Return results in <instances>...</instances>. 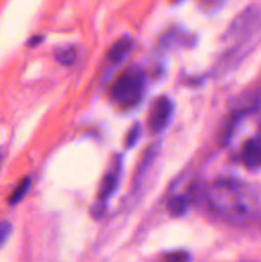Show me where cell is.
<instances>
[{
  "mask_svg": "<svg viewBox=\"0 0 261 262\" xmlns=\"http://www.w3.org/2000/svg\"><path fill=\"white\" fill-rule=\"evenodd\" d=\"M205 200L217 217L245 224L257 215L260 201L255 189L235 179H217L205 189Z\"/></svg>",
  "mask_w": 261,
  "mask_h": 262,
  "instance_id": "cell-1",
  "label": "cell"
},
{
  "mask_svg": "<svg viewBox=\"0 0 261 262\" xmlns=\"http://www.w3.org/2000/svg\"><path fill=\"white\" fill-rule=\"evenodd\" d=\"M145 91V74L141 69L130 68L123 72L112 87V99L123 109L138 105Z\"/></svg>",
  "mask_w": 261,
  "mask_h": 262,
  "instance_id": "cell-2",
  "label": "cell"
},
{
  "mask_svg": "<svg viewBox=\"0 0 261 262\" xmlns=\"http://www.w3.org/2000/svg\"><path fill=\"white\" fill-rule=\"evenodd\" d=\"M171 114V102L166 97H159L155 100L150 110L148 124L153 132H160L168 124Z\"/></svg>",
  "mask_w": 261,
  "mask_h": 262,
  "instance_id": "cell-3",
  "label": "cell"
},
{
  "mask_svg": "<svg viewBox=\"0 0 261 262\" xmlns=\"http://www.w3.org/2000/svg\"><path fill=\"white\" fill-rule=\"evenodd\" d=\"M242 161L248 169L261 168V137L248 140L242 150Z\"/></svg>",
  "mask_w": 261,
  "mask_h": 262,
  "instance_id": "cell-4",
  "label": "cell"
},
{
  "mask_svg": "<svg viewBox=\"0 0 261 262\" xmlns=\"http://www.w3.org/2000/svg\"><path fill=\"white\" fill-rule=\"evenodd\" d=\"M118 186V174L117 173H107L105 178L102 179L101 187H100V194H99V204H104L113 192L115 191Z\"/></svg>",
  "mask_w": 261,
  "mask_h": 262,
  "instance_id": "cell-5",
  "label": "cell"
},
{
  "mask_svg": "<svg viewBox=\"0 0 261 262\" xmlns=\"http://www.w3.org/2000/svg\"><path fill=\"white\" fill-rule=\"evenodd\" d=\"M130 46H132V41H130L129 38L127 37L119 38V40L112 46V49H110L109 51L110 60L115 61V63L122 60V59L127 55L128 51L130 50Z\"/></svg>",
  "mask_w": 261,
  "mask_h": 262,
  "instance_id": "cell-6",
  "label": "cell"
},
{
  "mask_svg": "<svg viewBox=\"0 0 261 262\" xmlns=\"http://www.w3.org/2000/svg\"><path fill=\"white\" fill-rule=\"evenodd\" d=\"M55 59L61 66H72L77 59V50L73 46L59 48L55 51Z\"/></svg>",
  "mask_w": 261,
  "mask_h": 262,
  "instance_id": "cell-7",
  "label": "cell"
},
{
  "mask_svg": "<svg viewBox=\"0 0 261 262\" xmlns=\"http://www.w3.org/2000/svg\"><path fill=\"white\" fill-rule=\"evenodd\" d=\"M188 199L184 196H176L173 199H170L168 204V211L170 212L173 216H181L184 212L187 211V207H188Z\"/></svg>",
  "mask_w": 261,
  "mask_h": 262,
  "instance_id": "cell-8",
  "label": "cell"
},
{
  "mask_svg": "<svg viewBox=\"0 0 261 262\" xmlns=\"http://www.w3.org/2000/svg\"><path fill=\"white\" fill-rule=\"evenodd\" d=\"M31 187V179L30 178H25L20 181V183L15 187V189L13 191L12 196L9 197V204L10 205H15L26 196V193L28 192Z\"/></svg>",
  "mask_w": 261,
  "mask_h": 262,
  "instance_id": "cell-9",
  "label": "cell"
},
{
  "mask_svg": "<svg viewBox=\"0 0 261 262\" xmlns=\"http://www.w3.org/2000/svg\"><path fill=\"white\" fill-rule=\"evenodd\" d=\"M12 230H13V227L9 222H7V220L0 222V248L4 246V243L7 242L9 235L12 234Z\"/></svg>",
  "mask_w": 261,
  "mask_h": 262,
  "instance_id": "cell-10",
  "label": "cell"
},
{
  "mask_svg": "<svg viewBox=\"0 0 261 262\" xmlns=\"http://www.w3.org/2000/svg\"><path fill=\"white\" fill-rule=\"evenodd\" d=\"M165 260L168 261H186V260H189V255L187 252H173V253H169V255H166Z\"/></svg>",
  "mask_w": 261,
  "mask_h": 262,
  "instance_id": "cell-11",
  "label": "cell"
},
{
  "mask_svg": "<svg viewBox=\"0 0 261 262\" xmlns=\"http://www.w3.org/2000/svg\"><path fill=\"white\" fill-rule=\"evenodd\" d=\"M138 135H140V130H138V127L136 125L135 128H132V129H130L129 136L127 137V146H128V147H129V146L135 145L136 141H137V138H138Z\"/></svg>",
  "mask_w": 261,
  "mask_h": 262,
  "instance_id": "cell-12",
  "label": "cell"
},
{
  "mask_svg": "<svg viewBox=\"0 0 261 262\" xmlns=\"http://www.w3.org/2000/svg\"><path fill=\"white\" fill-rule=\"evenodd\" d=\"M41 41H42V36H33V38H31L30 41V45L35 46L36 43L41 42Z\"/></svg>",
  "mask_w": 261,
  "mask_h": 262,
  "instance_id": "cell-13",
  "label": "cell"
},
{
  "mask_svg": "<svg viewBox=\"0 0 261 262\" xmlns=\"http://www.w3.org/2000/svg\"><path fill=\"white\" fill-rule=\"evenodd\" d=\"M4 160H5V151L4 148H0V169H2L3 164H4Z\"/></svg>",
  "mask_w": 261,
  "mask_h": 262,
  "instance_id": "cell-14",
  "label": "cell"
},
{
  "mask_svg": "<svg viewBox=\"0 0 261 262\" xmlns=\"http://www.w3.org/2000/svg\"><path fill=\"white\" fill-rule=\"evenodd\" d=\"M258 133H260V137H261V120H260V124H258Z\"/></svg>",
  "mask_w": 261,
  "mask_h": 262,
  "instance_id": "cell-15",
  "label": "cell"
},
{
  "mask_svg": "<svg viewBox=\"0 0 261 262\" xmlns=\"http://www.w3.org/2000/svg\"><path fill=\"white\" fill-rule=\"evenodd\" d=\"M173 2H178V0H173Z\"/></svg>",
  "mask_w": 261,
  "mask_h": 262,
  "instance_id": "cell-16",
  "label": "cell"
}]
</instances>
